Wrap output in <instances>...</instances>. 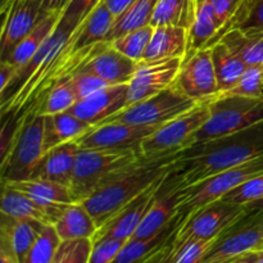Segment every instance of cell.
<instances>
[{
    "mask_svg": "<svg viewBox=\"0 0 263 263\" xmlns=\"http://www.w3.org/2000/svg\"><path fill=\"white\" fill-rule=\"evenodd\" d=\"M261 156L263 121L238 133L198 141L180 149L172 174L185 187Z\"/></svg>",
    "mask_w": 263,
    "mask_h": 263,
    "instance_id": "6da1fadb",
    "label": "cell"
},
{
    "mask_svg": "<svg viewBox=\"0 0 263 263\" xmlns=\"http://www.w3.org/2000/svg\"><path fill=\"white\" fill-rule=\"evenodd\" d=\"M177 152L141 156L133 163L110 175L82 202L98 228L148 187L164 179L174 168Z\"/></svg>",
    "mask_w": 263,
    "mask_h": 263,
    "instance_id": "7a4b0ae2",
    "label": "cell"
},
{
    "mask_svg": "<svg viewBox=\"0 0 263 263\" xmlns=\"http://www.w3.org/2000/svg\"><path fill=\"white\" fill-rule=\"evenodd\" d=\"M210 116L189 144L230 135L263 121V98L220 92L208 102Z\"/></svg>",
    "mask_w": 263,
    "mask_h": 263,
    "instance_id": "3957f363",
    "label": "cell"
},
{
    "mask_svg": "<svg viewBox=\"0 0 263 263\" xmlns=\"http://www.w3.org/2000/svg\"><path fill=\"white\" fill-rule=\"evenodd\" d=\"M141 156L144 154L136 151H94L80 148L69 185L74 202H84L110 175L133 163Z\"/></svg>",
    "mask_w": 263,
    "mask_h": 263,
    "instance_id": "277c9868",
    "label": "cell"
},
{
    "mask_svg": "<svg viewBox=\"0 0 263 263\" xmlns=\"http://www.w3.org/2000/svg\"><path fill=\"white\" fill-rule=\"evenodd\" d=\"M14 143L7 158L0 163L2 184L30 179L33 168L44 154L43 115L23 113Z\"/></svg>",
    "mask_w": 263,
    "mask_h": 263,
    "instance_id": "5b68a950",
    "label": "cell"
},
{
    "mask_svg": "<svg viewBox=\"0 0 263 263\" xmlns=\"http://www.w3.org/2000/svg\"><path fill=\"white\" fill-rule=\"evenodd\" d=\"M197 104L199 103L185 95L174 82L171 86L162 90L158 94L128 105L103 123L122 122L130 125L162 126L190 110Z\"/></svg>",
    "mask_w": 263,
    "mask_h": 263,
    "instance_id": "8992f818",
    "label": "cell"
},
{
    "mask_svg": "<svg viewBox=\"0 0 263 263\" xmlns=\"http://www.w3.org/2000/svg\"><path fill=\"white\" fill-rule=\"evenodd\" d=\"M263 247V210H246L216 238L202 263H230L233 258Z\"/></svg>",
    "mask_w": 263,
    "mask_h": 263,
    "instance_id": "52a82bcc",
    "label": "cell"
},
{
    "mask_svg": "<svg viewBox=\"0 0 263 263\" xmlns=\"http://www.w3.org/2000/svg\"><path fill=\"white\" fill-rule=\"evenodd\" d=\"M263 172V156L225 170L199 182L181 189L180 208L194 211L211 202L221 199L251 177ZM179 208V210H180Z\"/></svg>",
    "mask_w": 263,
    "mask_h": 263,
    "instance_id": "ba28073f",
    "label": "cell"
},
{
    "mask_svg": "<svg viewBox=\"0 0 263 263\" xmlns=\"http://www.w3.org/2000/svg\"><path fill=\"white\" fill-rule=\"evenodd\" d=\"M210 116L208 102L199 103L187 112L162 125L158 130L144 139L141 152L144 156L176 152L189 144L192 136L202 127Z\"/></svg>",
    "mask_w": 263,
    "mask_h": 263,
    "instance_id": "9c48e42d",
    "label": "cell"
},
{
    "mask_svg": "<svg viewBox=\"0 0 263 263\" xmlns=\"http://www.w3.org/2000/svg\"><path fill=\"white\" fill-rule=\"evenodd\" d=\"M161 127L159 125H130L108 122L94 126L76 139L81 149L94 151H136L141 152L144 139Z\"/></svg>",
    "mask_w": 263,
    "mask_h": 263,
    "instance_id": "30bf717a",
    "label": "cell"
},
{
    "mask_svg": "<svg viewBox=\"0 0 263 263\" xmlns=\"http://www.w3.org/2000/svg\"><path fill=\"white\" fill-rule=\"evenodd\" d=\"M175 85L198 103L210 102L220 94L211 46L185 57Z\"/></svg>",
    "mask_w": 263,
    "mask_h": 263,
    "instance_id": "8fae6325",
    "label": "cell"
},
{
    "mask_svg": "<svg viewBox=\"0 0 263 263\" xmlns=\"http://www.w3.org/2000/svg\"><path fill=\"white\" fill-rule=\"evenodd\" d=\"M190 212L192 211L180 208L179 212L154 234L145 238H131L116 257L115 263H159L164 252L177 238Z\"/></svg>",
    "mask_w": 263,
    "mask_h": 263,
    "instance_id": "7c38bea8",
    "label": "cell"
},
{
    "mask_svg": "<svg viewBox=\"0 0 263 263\" xmlns=\"http://www.w3.org/2000/svg\"><path fill=\"white\" fill-rule=\"evenodd\" d=\"M3 15L0 32V61H5L48 12L33 0H9L0 8Z\"/></svg>",
    "mask_w": 263,
    "mask_h": 263,
    "instance_id": "4fadbf2b",
    "label": "cell"
},
{
    "mask_svg": "<svg viewBox=\"0 0 263 263\" xmlns=\"http://www.w3.org/2000/svg\"><path fill=\"white\" fill-rule=\"evenodd\" d=\"M74 31H76V28L72 27L64 21L59 20L58 25L55 26L53 32L45 39L43 45L33 54L32 58L18 69L14 79L10 81L7 89L0 94V102H2L0 107H4L5 104H8L35 74L40 73L53 61L54 57L68 43Z\"/></svg>",
    "mask_w": 263,
    "mask_h": 263,
    "instance_id": "5bb4252c",
    "label": "cell"
},
{
    "mask_svg": "<svg viewBox=\"0 0 263 263\" xmlns=\"http://www.w3.org/2000/svg\"><path fill=\"white\" fill-rule=\"evenodd\" d=\"M246 211L244 205L215 200L192 211L185 220L179 236L182 238L215 239Z\"/></svg>",
    "mask_w": 263,
    "mask_h": 263,
    "instance_id": "9a60e30c",
    "label": "cell"
},
{
    "mask_svg": "<svg viewBox=\"0 0 263 263\" xmlns=\"http://www.w3.org/2000/svg\"><path fill=\"white\" fill-rule=\"evenodd\" d=\"M182 61V57H176L138 63L135 73L128 82L127 107L171 86L179 74Z\"/></svg>",
    "mask_w": 263,
    "mask_h": 263,
    "instance_id": "2e32d148",
    "label": "cell"
},
{
    "mask_svg": "<svg viewBox=\"0 0 263 263\" xmlns=\"http://www.w3.org/2000/svg\"><path fill=\"white\" fill-rule=\"evenodd\" d=\"M164 179L148 187L145 192L141 193L139 197L131 200L130 203H127L115 216H112L109 220L105 221L102 226H99L97 233L91 238L92 243L105 238H117L123 239V240H130L135 235L136 230L139 229L141 221L144 220L148 211L151 210L152 204L154 203L157 194H158L159 186H161Z\"/></svg>",
    "mask_w": 263,
    "mask_h": 263,
    "instance_id": "e0dca14e",
    "label": "cell"
},
{
    "mask_svg": "<svg viewBox=\"0 0 263 263\" xmlns=\"http://www.w3.org/2000/svg\"><path fill=\"white\" fill-rule=\"evenodd\" d=\"M45 223L32 218H18L2 213L0 262L25 263L31 247Z\"/></svg>",
    "mask_w": 263,
    "mask_h": 263,
    "instance_id": "ac0fdd59",
    "label": "cell"
},
{
    "mask_svg": "<svg viewBox=\"0 0 263 263\" xmlns=\"http://www.w3.org/2000/svg\"><path fill=\"white\" fill-rule=\"evenodd\" d=\"M128 84L109 85L80 99L67 112L92 126L100 125L127 107Z\"/></svg>",
    "mask_w": 263,
    "mask_h": 263,
    "instance_id": "d6986e66",
    "label": "cell"
},
{
    "mask_svg": "<svg viewBox=\"0 0 263 263\" xmlns=\"http://www.w3.org/2000/svg\"><path fill=\"white\" fill-rule=\"evenodd\" d=\"M138 62L126 57L112 45L102 41L79 69L90 72L110 85L128 84L133 79Z\"/></svg>",
    "mask_w": 263,
    "mask_h": 263,
    "instance_id": "ffe728a7",
    "label": "cell"
},
{
    "mask_svg": "<svg viewBox=\"0 0 263 263\" xmlns=\"http://www.w3.org/2000/svg\"><path fill=\"white\" fill-rule=\"evenodd\" d=\"M182 184L176 175L172 174V170L159 186L156 200L152 204L151 210L141 221L140 226L136 230L133 238H145L152 235L159 229L163 228L177 212L181 200Z\"/></svg>",
    "mask_w": 263,
    "mask_h": 263,
    "instance_id": "44dd1931",
    "label": "cell"
},
{
    "mask_svg": "<svg viewBox=\"0 0 263 263\" xmlns=\"http://www.w3.org/2000/svg\"><path fill=\"white\" fill-rule=\"evenodd\" d=\"M67 204H48L2 184V213L18 218H32L43 223H54Z\"/></svg>",
    "mask_w": 263,
    "mask_h": 263,
    "instance_id": "7402d4cb",
    "label": "cell"
},
{
    "mask_svg": "<svg viewBox=\"0 0 263 263\" xmlns=\"http://www.w3.org/2000/svg\"><path fill=\"white\" fill-rule=\"evenodd\" d=\"M80 146L76 140L67 141L45 152L33 168L30 179H43L69 186Z\"/></svg>",
    "mask_w": 263,
    "mask_h": 263,
    "instance_id": "603a6c76",
    "label": "cell"
},
{
    "mask_svg": "<svg viewBox=\"0 0 263 263\" xmlns=\"http://www.w3.org/2000/svg\"><path fill=\"white\" fill-rule=\"evenodd\" d=\"M189 36L187 30L177 26L154 27L143 61H157L186 55Z\"/></svg>",
    "mask_w": 263,
    "mask_h": 263,
    "instance_id": "cb8c5ba5",
    "label": "cell"
},
{
    "mask_svg": "<svg viewBox=\"0 0 263 263\" xmlns=\"http://www.w3.org/2000/svg\"><path fill=\"white\" fill-rule=\"evenodd\" d=\"M44 117V153L67 141L76 140L82 134L94 127L67 110Z\"/></svg>",
    "mask_w": 263,
    "mask_h": 263,
    "instance_id": "d4e9b609",
    "label": "cell"
},
{
    "mask_svg": "<svg viewBox=\"0 0 263 263\" xmlns=\"http://www.w3.org/2000/svg\"><path fill=\"white\" fill-rule=\"evenodd\" d=\"M116 17L104 2L100 3L91 14L76 28L73 40V48L76 50L91 46L94 44L105 41Z\"/></svg>",
    "mask_w": 263,
    "mask_h": 263,
    "instance_id": "484cf974",
    "label": "cell"
},
{
    "mask_svg": "<svg viewBox=\"0 0 263 263\" xmlns=\"http://www.w3.org/2000/svg\"><path fill=\"white\" fill-rule=\"evenodd\" d=\"M61 14L62 12H57V10H50L46 13L43 20L36 25V27L17 44V46L13 49V51L5 61L14 64L18 68L27 63L32 58L33 54L39 50V48L43 45L45 39L53 32L61 20Z\"/></svg>",
    "mask_w": 263,
    "mask_h": 263,
    "instance_id": "4316f807",
    "label": "cell"
},
{
    "mask_svg": "<svg viewBox=\"0 0 263 263\" xmlns=\"http://www.w3.org/2000/svg\"><path fill=\"white\" fill-rule=\"evenodd\" d=\"M221 26L218 23L210 0H202L198 5V12L192 27L187 30L189 43H187L186 55H190L199 49L215 44ZM185 55V57H186ZM184 57V58H185Z\"/></svg>",
    "mask_w": 263,
    "mask_h": 263,
    "instance_id": "83f0119b",
    "label": "cell"
},
{
    "mask_svg": "<svg viewBox=\"0 0 263 263\" xmlns=\"http://www.w3.org/2000/svg\"><path fill=\"white\" fill-rule=\"evenodd\" d=\"M54 226L62 240L74 238H92L98 230L97 222L82 203L67 204Z\"/></svg>",
    "mask_w": 263,
    "mask_h": 263,
    "instance_id": "f1b7e54d",
    "label": "cell"
},
{
    "mask_svg": "<svg viewBox=\"0 0 263 263\" xmlns=\"http://www.w3.org/2000/svg\"><path fill=\"white\" fill-rule=\"evenodd\" d=\"M8 186L28 195L32 199L48 204H72L76 203L69 186L43 179H27L7 182Z\"/></svg>",
    "mask_w": 263,
    "mask_h": 263,
    "instance_id": "f546056e",
    "label": "cell"
},
{
    "mask_svg": "<svg viewBox=\"0 0 263 263\" xmlns=\"http://www.w3.org/2000/svg\"><path fill=\"white\" fill-rule=\"evenodd\" d=\"M198 0H158L151 25L177 26L189 30L198 12Z\"/></svg>",
    "mask_w": 263,
    "mask_h": 263,
    "instance_id": "4dcf8cb0",
    "label": "cell"
},
{
    "mask_svg": "<svg viewBox=\"0 0 263 263\" xmlns=\"http://www.w3.org/2000/svg\"><path fill=\"white\" fill-rule=\"evenodd\" d=\"M211 49L218 89L220 92H225L238 82L247 64L222 41H216L211 45Z\"/></svg>",
    "mask_w": 263,
    "mask_h": 263,
    "instance_id": "1f68e13d",
    "label": "cell"
},
{
    "mask_svg": "<svg viewBox=\"0 0 263 263\" xmlns=\"http://www.w3.org/2000/svg\"><path fill=\"white\" fill-rule=\"evenodd\" d=\"M157 2L158 0H135L127 9H125L118 17H116L105 41L112 43L115 39L120 37L130 31L151 25Z\"/></svg>",
    "mask_w": 263,
    "mask_h": 263,
    "instance_id": "d6a6232c",
    "label": "cell"
},
{
    "mask_svg": "<svg viewBox=\"0 0 263 263\" xmlns=\"http://www.w3.org/2000/svg\"><path fill=\"white\" fill-rule=\"evenodd\" d=\"M215 240L216 238H182L177 235L161 257L159 263H202Z\"/></svg>",
    "mask_w": 263,
    "mask_h": 263,
    "instance_id": "836d02e7",
    "label": "cell"
},
{
    "mask_svg": "<svg viewBox=\"0 0 263 263\" xmlns=\"http://www.w3.org/2000/svg\"><path fill=\"white\" fill-rule=\"evenodd\" d=\"M218 40L240 57L247 66L263 64V33H246L239 28H231Z\"/></svg>",
    "mask_w": 263,
    "mask_h": 263,
    "instance_id": "e575fe53",
    "label": "cell"
},
{
    "mask_svg": "<svg viewBox=\"0 0 263 263\" xmlns=\"http://www.w3.org/2000/svg\"><path fill=\"white\" fill-rule=\"evenodd\" d=\"M71 79V77H69ZM69 79L58 82L55 86L51 87L43 98L37 102V104L31 108L28 112L36 115H55V113L66 112L74 103L77 102V95L72 87ZM26 112V113H28Z\"/></svg>",
    "mask_w": 263,
    "mask_h": 263,
    "instance_id": "d590c367",
    "label": "cell"
},
{
    "mask_svg": "<svg viewBox=\"0 0 263 263\" xmlns=\"http://www.w3.org/2000/svg\"><path fill=\"white\" fill-rule=\"evenodd\" d=\"M153 31L154 27L152 25L136 28V30L130 31L125 35L115 39L112 41V45L126 57L140 63L144 59V54L148 48Z\"/></svg>",
    "mask_w": 263,
    "mask_h": 263,
    "instance_id": "8d00e7d4",
    "label": "cell"
},
{
    "mask_svg": "<svg viewBox=\"0 0 263 263\" xmlns=\"http://www.w3.org/2000/svg\"><path fill=\"white\" fill-rule=\"evenodd\" d=\"M62 239L54 225L45 223L31 247L25 263H53Z\"/></svg>",
    "mask_w": 263,
    "mask_h": 263,
    "instance_id": "74e56055",
    "label": "cell"
},
{
    "mask_svg": "<svg viewBox=\"0 0 263 263\" xmlns=\"http://www.w3.org/2000/svg\"><path fill=\"white\" fill-rule=\"evenodd\" d=\"M231 28L246 33H263V0L241 2L226 31Z\"/></svg>",
    "mask_w": 263,
    "mask_h": 263,
    "instance_id": "f35d334b",
    "label": "cell"
},
{
    "mask_svg": "<svg viewBox=\"0 0 263 263\" xmlns=\"http://www.w3.org/2000/svg\"><path fill=\"white\" fill-rule=\"evenodd\" d=\"M91 251V238L64 239L57 249L53 263H89Z\"/></svg>",
    "mask_w": 263,
    "mask_h": 263,
    "instance_id": "ab89813d",
    "label": "cell"
},
{
    "mask_svg": "<svg viewBox=\"0 0 263 263\" xmlns=\"http://www.w3.org/2000/svg\"><path fill=\"white\" fill-rule=\"evenodd\" d=\"M225 92L248 98H263V64L247 66L238 82Z\"/></svg>",
    "mask_w": 263,
    "mask_h": 263,
    "instance_id": "60d3db41",
    "label": "cell"
},
{
    "mask_svg": "<svg viewBox=\"0 0 263 263\" xmlns=\"http://www.w3.org/2000/svg\"><path fill=\"white\" fill-rule=\"evenodd\" d=\"M259 198H263V172L247 180L246 182L223 195L221 199L244 205L247 203L259 199Z\"/></svg>",
    "mask_w": 263,
    "mask_h": 263,
    "instance_id": "b9f144b4",
    "label": "cell"
},
{
    "mask_svg": "<svg viewBox=\"0 0 263 263\" xmlns=\"http://www.w3.org/2000/svg\"><path fill=\"white\" fill-rule=\"evenodd\" d=\"M103 0H69L62 10L61 20L77 28Z\"/></svg>",
    "mask_w": 263,
    "mask_h": 263,
    "instance_id": "7bdbcfd3",
    "label": "cell"
},
{
    "mask_svg": "<svg viewBox=\"0 0 263 263\" xmlns=\"http://www.w3.org/2000/svg\"><path fill=\"white\" fill-rule=\"evenodd\" d=\"M69 81H71L72 87H73L79 100L84 99V98L91 95L92 92L110 85L103 79H100V77L95 76V74L90 73V72L82 71V69H77L71 76Z\"/></svg>",
    "mask_w": 263,
    "mask_h": 263,
    "instance_id": "ee69618b",
    "label": "cell"
},
{
    "mask_svg": "<svg viewBox=\"0 0 263 263\" xmlns=\"http://www.w3.org/2000/svg\"><path fill=\"white\" fill-rule=\"evenodd\" d=\"M127 240L117 238H105L92 243L89 263H112L125 247Z\"/></svg>",
    "mask_w": 263,
    "mask_h": 263,
    "instance_id": "f6af8a7d",
    "label": "cell"
},
{
    "mask_svg": "<svg viewBox=\"0 0 263 263\" xmlns=\"http://www.w3.org/2000/svg\"><path fill=\"white\" fill-rule=\"evenodd\" d=\"M3 117V125L2 130H0V163L7 158L8 153L12 149L13 143H14L15 135H17L18 127L21 125V120L22 117L17 116L13 112H7L4 115H2Z\"/></svg>",
    "mask_w": 263,
    "mask_h": 263,
    "instance_id": "bcb514c9",
    "label": "cell"
},
{
    "mask_svg": "<svg viewBox=\"0 0 263 263\" xmlns=\"http://www.w3.org/2000/svg\"><path fill=\"white\" fill-rule=\"evenodd\" d=\"M210 3L212 5L213 12H215L218 23L221 26L220 33H218L217 39H216V41H217L226 32V30H228L231 20L235 15L239 5H240L241 0H210Z\"/></svg>",
    "mask_w": 263,
    "mask_h": 263,
    "instance_id": "7dc6e473",
    "label": "cell"
},
{
    "mask_svg": "<svg viewBox=\"0 0 263 263\" xmlns=\"http://www.w3.org/2000/svg\"><path fill=\"white\" fill-rule=\"evenodd\" d=\"M18 67L7 61H0V94L7 89L18 72Z\"/></svg>",
    "mask_w": 263,
    "mask_h": 263,
    "instance_id": "c3c4849f",
    "label": "cell"
},
{
    "mask_svg": "<svg viewBox=\"0 0 263 263\" xmlns=\"http://www.w3.org/2000/svg\"><path fill=\"white\" fill-rule=\"evenodd\" d=\"M230 263H263V247L239 254Z\"/></svg>",
    "mask_w": 263,
    "mask_h": 263,
    "instance_id": "681fc988",
    "label": "cell"
},
{
    "mask_svg": "<svg viewBox=\"0 0 263 263\" xmlns=\"http://www.w3.org/2000/svg\"><path fill=\"white\" fill-rule=\"evenodd\" d=\"M104 4L107 5L108 9L115 14V17H118L125 9H127L135 0H103Z\"/></svg>",
    "mask_w": 263,
    "mask_h": 263,
    "instance_id": "f907efd6",
    "label": "cell"
},
{
    "mask_svg": "<svg viewBox=\"0 0 263 263\" xmlns=\"http://www.w3.org/2000/svg\"><path fill=\"white\" fill-rule=\"evenodd\" d=\"M244 208L246 210H263V198L247 203V204H244Z\"/></svg>",
    "mask_w": 263,
    "mask_h": 263,
    "instance_id": "816d5d0a",
    "label": "cell"
},
{
    "mask_svg": "<svg viewBox=\"0 0 263 263\" xmlns=\"http://www.w3.org/2000/svg\"><path fill=\"white\" fill-rule=\"evenodd\" d=\"M69 0H54L53 5H51V10H57V12H62L68 4Z\"/></svg>",
    "mask_w": 263,
    "mask_h": 263,
    "instance_id": "f5cc1de1",
    "label": "cell"
},
{
    "mask_svg": "<svg viewBox=\"0 0 263 263\" xmlns=\"http://www.w3.org/2000/svg\"><path fill=\"white\" fill-rule=\"evenodd\" d=\"M33 2L37 3L43 10H45V12H50L54 0H33Z\"/></svg>",
    "mask_w": 263,
    "mask_h": 263,
    "instance_id": "db71d44e",
    "label": "cell"
},
{
    "mask_svg": "<svg viewBox=\"0 0 263 263\" xmlns=\"http://www.w3.org/2000/svg\"><path fill=\"white\" fill-rule=\"evenodd\" d=\"M8 2H9V0H0V8H2V7H4V5L7 4Z\"/></svg>",
    "mask_w": 263,
    "mask_h": 263,
    "instance_id": "11a10c76",
    "label": "cell"
},
{
    "mask_svg": "<svg viewBox=\"0 0 263 263\" xmlns=\"http://www.w3.org/2000/svg\"><path fill=\"white\" fill-rule=\"evenodd\" d=\"M198 2H202V0H198Z\"/></svg>",
    "mask_w": 263,
    "mask_h": 263,
    "instance_id": "9f6ffc18",
    "label": "cell"
}]
</instances>
